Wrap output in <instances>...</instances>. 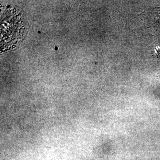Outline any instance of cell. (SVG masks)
<instances>
[{
	"instance_id": "obj_1",
	"label": "cell",
	"mask_w": 160,
	"mask_h": 160,
	"mask_svg": "<svg viewBox=\"0 0 160 160\" xmlns=\"http://www.w3.org/2000/svg\"><path fill=\"white\" fill-rule=\"evenodd\" d=\"M58 48L57 47H55V50H57V49H58Z\"/></svg>"
}]
</instances>
